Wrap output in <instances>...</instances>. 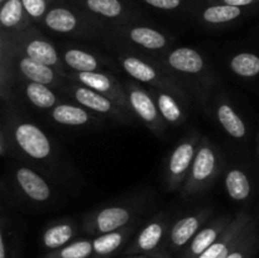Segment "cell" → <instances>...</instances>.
I'll use <instances>...</instances> for the list:
<instances>
[{
    "label": "cell",
    "instance_id": "9a60e30c",
    "mask_svg": "<svg viewBox=\"0 0 259 258\" xmlns=\"http://www.w3.org/2000/svg\"><path fill=\"white\" fill-rule=\"evenodd\" d=\"M68 81L81 83L83 86L93 89L103 94L108 99L123 108L128 113H132L124 83L111 72H67L66 76ZM134 115V114H133Z\"/></svg>",
    "mask_w": 259,
    "mask_h": 258
},
{
    "label": "cell",
    "instance_id": "f1b7e54d",
    "mask_svg": "<svg viewBox=\"0 0 259 258\" xmlns=\"http://www.w3.org/2000/svg\"><path fill=\"white\" fill-rule=\"evenodd\" d=\"M132 232H133V228L131 225H126V227L121 228V229L114 230V232L110 233H105V234H100L98 238H95L93 240L94 253L100 255V257H105V255L111 254V253L115 252L123 244L125 238Z\"/></svg>",
    "mask_w": 259,
    "mask_h": 258
},
{
    "label": "cell",
    "instance_id": "9c48e42d",
    "mask_svg": "<svg viewBox=\"0 0 259 258\" xmlns=\"http://www.w3.org/2000/svg\"><path fill=\"white\" fill-rule=\"evenodd\" d=\"M0 38H4L10 48L15 52H19L27 56L28 58L56 68L61 73L67 76V71L63 67L61 60L60 48L38 30L28 28L23 32L10 35L2 33Z\"/></svg>",
    "mask_w": 259,
    "mask_h": 258
},
{
    "label": "cell",
    "instance_id": "ac0fdd59",
    "mask_svg": "<svg viewBox=\"0 0 259 258\" xmlns=\"http://www.w3.org/2000/svg\"><path fill=\"white\" fill-rule=\"evenodd\" d=\"M252 222V218L245 211H239L232 223L227 227V229L220 234L217 242L210 245L202 254L197 258H227L229 253L237 247L238 243L242 239L248 224Z\"/></svg>",
    "mask_w": 259,
    "mask_h": 258
},
{
    "label": "cell",
    "instance_id": "8992f818",
    "mask_svg": "<svg viewBox=\"0 0 259 258\" xmlns=\"http://www.w3.org/2000/svg\"><path fill=\"white\" fill-rule=\"evenodd\" d=\"M224 167L225 158L222 149L209 137L202 136L189 176L181 187V196L192 197L206 191L217 181Z\"/></svg>",
    "mask_w": 259,
    "mask_h": 258
},
{
    "label": "cell",
    "instance_id": "5bb4252c",
    "mask_svg": "<svg viewBox=\"0 0 259 258\" xmlns=\"http://www.w3.org/2000/svg\"><path fill=\"white\" fill-rule=\"evenodd\" d=\"M42 23L51 32L70 37L104 38L106 33L103 23L85 22L77 13L65 7H56L48 10Z\"/></svg>",
    "mask_w": 259,
    "mask_h": 258
},
{
    "label": "cell",
    "instance_id": "cb8c5ba5",
    "mask_svg": "<svg viewBox=\"0 0 259 258\" xmlns=\"http://www.w3.org/2000/svg\"><path fill=\"white\" fill-rule=\"evenodd\" d=\"M32 18L27 14L22 0H7L3 3L0 9V23L2 33L4 34H15L30 28Z\"/></svg>",
    "mask_w": 259,
    "mask_h": 258
},
{
    "label": "cell",
    "instance_id": "1f68e13d",
    "mask_svg": "<svg viewBox=\"0 0 259 258\" xmlns=\"http://www.w3.org/2000/svg\"><path fill=\"white\" fill-rule=\"evenodd\" d=\"M22 3L27 14L33 20H38V22L43 20L45 15L50 10L47 0H22Z\"/></svg>",
    "mask_w": 259,
    "mask_h": 258
},
{
    "label": "cell",
    "instance_id": "e575fe53",
    "mask_svg": "<svg viewBox=\"0 0 259 258\" xmlns=\"http://www.w3.org/2000/svg\"><path fill=\"white\" fill-rule=\"evenodd\" d=\"M7 2V0H0V3H5Z\"/></svg>",
    "mask_w": 259,
    "mask_h": 258
},
{
    "label": "cell",
    "instance_id": "277c9868",
    "mask_svg": "<svg viewBox=\"0 0 259 258\" xmlns=\"http://www.w3.org/2000/svg\"><path fill=\"white\" fill-rule=\"evenodd\" d=\"M104 39L105 45L116 53H133L148 58L159 57L171 50L174 43L164 32L147 25L109 27Z\"/></svg>",
    "mask_w": 259,
    "mask_h": 258
},
{
    "label": "cell",
    "instance_id": "e0dca14e",
    "mask_svg": "<svg viewBox=\"0 0 259 258\" xmlns=\"http://www.w3.org/2000/svg\"><path fill=\"white\" fill-rule=\"evenodd\" d=\"M211 110L222 131H224L230 138L237 141H243L247 138V123L224 93H218L214 96Z\"/></svg>",
    "mask_w": 259,
    "mask_h": 258
},
{
    "label": "cell",
    "instance_id": "d4e9b609",
    "mask_svg": "<svg viewBox=\"0 0 259 258\" xmlns=\"http://www.w3.org/2000/svg\"><path fill=\"white\" fill-rule=\"evenodd\" d=\"M224 185L228 196L233 201L244 202L252 196V181H250V177L248 176L244 168L235 166L228 168L224 177Z\"/></svg>",
    "mask_w": 259,
    "mask_h": 258
},
{
    "label": "cell",
    "instance_id": "4fadbf2b",
    "mask_svg": "<svg viewBox=\"0 0 259 258\" xmlns=\"http://www.w3.org/2000/svg\"><path fill=\"white\" fill-rule=\"evenodd\" d=\"M124 88L134 116L138 118L154 136L163 138L168 124L159 113L158 106L149 89L133 78H128L124 82Z\"/></svg>",
    "mask_w": 259,
    "mask_h": 258
},
{
    "label": "cell",
    "instance_id": "30bf717a",
    "mask_svg": "<svg viewBox=\"0 0 259 258\" xmlns=\"http://www.w3.org/2000/svg\"><path fill=\"white\" fill-rule=\"evenodd\" d=\"M0 56L7 58L8 62L10 63L17 81L23 80L45 83L58 90H61L68 81L66 75L61 73L56 68L43 65L32 58H28L22 53L13 51L4 38H0Z\"/></svg>",
    "mask_w": 259,
    "mask_h": 258
},
{
    "label": "cell",
    "instance_id": "d590c367",
    "mask_svg": "<svg viewBox=\"0 0 259 258\" xmlns=\"http://www.w3.org/2000/svg\"><path fill=\"white\" fill-rule=\"evenodd\" d=\"M258 153H259V141H258Z\"/></svg>",
    "mask_w": 259,
    "mask_h": 258
},
{
    "label": "cell",
    "instance_id": "d6986e66",
    "mask_svg": "<svg viewBox=\"0 0 259 258\" xmlns=\"http://www.w3.org/2000/svg\"><path fill=\"white\" fill-rule=\"evenodd\" d=\"M13 95H19L25 103L42 111L51 110L61 101L55 89L45 83L32 81H17Z\"/></svg>",
    "mask_w": 259,
    "mask_h": 258
},
{
    "label": "cell",
    "instance_id": "6da1fadb",
    "mask_svg": "<svg viewBox=\"0 0 259 258\" xmlns=\"http://www.w3.org/2000/svg\"><path fill=\"white\" fill-rule=\"evenodd\" d=\"M0 119L12 141L10 157L19 159L40 172L56 186L73 194L82 182V177L62 147L45 129L23 115L13 101L2 103Z\"/></svg>",
    "mask_w": 259,
    "mask_h": 258
},
{
    "label": "cell",
    "instance_id": "836d02e7",
    "mask_svg": "<svg viewBox=\"0 0 259 258\" xmlns=\"http://www.w3.org/2000/svg\"><path fill=\"white\" fill-rule=\"evenodd\" d=\"M255 0H222L223 4L232 5V7H248V5H252Z\"/></svg>",
    "mask_w": 259,
    "mask_h": 258
},
{
    "label": "cell",
    "instance_id": "603a6c76",
    "mask_svg": "<svg viewBox=\"0 0 259 258\" xmlns=\"http://www.w3.org/2000/svg\"><path fill=\"white\" fill-rule=\"evenodd\" d=\"M169 227V214L168 212H159L156 217L152 218L139 232L137 237L134 248L141 252H152L162 238L166 234Z\"/></svg>",
    "mask_w": 259,
    "mask_h": 258
},
{
    "label": "cell",
    "instance_id": "4316f807",
    "mask_svg": "<svg viewBox=\"0 0 259 258\" xmlns=\"http://www.w3.org/2000/svg\"><path fill=\"white\" fill-rule=\"evenodd\" d=\"M243 10L239 7H232L227 4H214L205 8L201 12V22L207 25H225L228 23H233L238 18L242 17Z\"/></svg>",
    "mask_w": 259,
    "mask_h": 258
},
{
    "label": "cell",
    "instance_id": "52a82bcc",
    "mask_svg": "<svg viewBox=\"0 0 259 258\" xmlns=\"http://www.w3.org/2000/svg\"><path fill=\"white\" fill-rule=\"evenodd\" d=\"M144 210L143 200L111 202L89 211L83 218V229L93 234H105L129 225Z\"/></svg>",
    "mask_w": 259,
    "mask_h": 258
},
{
    "label": "cell",
    "instance_id": "ffe728a7",
    "mask_svg": "<svg viewBox=\"0 0 259 258\" xmlns=\"http://www.w3.org/2000/svg\"><path fill=\"white\" fill-rule=\"evenodd\" d=\"M211 214L212 210L210 207H202L177 220L168 230V240L171 245L176 248L186 245L204 227Z\"/></svg>",
    "mask_w": 259,
    "mask_h": 258
},
{
    "label": "cell",
    "instance_id": "5b68a950",
    "mask_svg": "<svg viewBox=\"0 0 259 258\" xmlns=\"http://www.w3.org/2000/svg\"><path fill=\"white\" fill-rule=\"evenodd\" d=\"M115 60L120 66V70L126 73L129 78L147 85V88L172 91L185 100L191 101V93L185 88L184 83L152 58L119 52L115 55Z\"/></svg>",
    "mask_w": 259,
    "mask_h": 258
},
{
    "label": "cell",
    "instance_id": "8fae6325",
    "mask_svg": "<svg viewBox=\"0 0 259 258\" xmlns=\"http://www.w3.org/2000/svg\"><path fill=\"white\" fill-rule=\"evenodd\" d=\"M58 48L63 67L67 72L116 73L121 71L115 57L105 55L98 48L76 43H62Z\"/></svg>",
    "mask_w": 259,
    "mask_h": 258
},
{
    "label": "cell",
    "instance_id": "83f0119b",
    "mask_svg": "<svg viewBox=\"0 0 259 258\" xmlns=\"http://www.w3.org/2000/svg\"><path fill=\"white\" fill-rule=\"evenodd\" d=\"M229 70L242 78H254L259 75V55L253 52L234 53L228 60Z\"/></svg>",
    "mask_w": 259,
    "mask_h": 258
},
{
    "label": "cell",
    "instance_id": "4dcf8cb0",
    "mask_svg": "<svg viewBox=\"0 0 259 258\" xmlns=\"http://www.w3.org/2000/svg\"><path fill=\"white\" fill-rule=\"evenodd\" d=\"M94 253V244L90 240H76L58 250L57 258H88Z\"/></svg>",
    "mask_w": 259,
    "mask_h": 258
},
{
    "label": "cell",
    "instance_id": "f546056e",
    "mask_svg": "<svg viewBox=\"0 0 259 258\" xmlns=\"http://www.w3.org/2000/svg\"><path fill=\"white\" fill-rule=\"evenodd\" d=\"M85 5L93 14L103 19L123 23L125 10L119 0H85Z\"/></svg>",
    "mask_w": 259,
    "mask_h": 258
},
{
    "label": "cell",
    "instance_id": "7c38bea8",
    "mask_svg": "<svg viewBox=\"0 0 259 258\" xmlns=\"http://www.w3.org/2000/svg\"><path fill=\"white\" fill-rule=\"evenodd\" d=\"M63 94L70 96L75 103L80 104L83 108L89 109L93 113L98 114L101 118H108L111 120H115L121 124H133L136 116L133 114L128 113L116 105L114 101L104 96L103 94L93 90V89L83 86L81 83L67 81L66 85L61 89Z\"/></svg>",
    "mask_w": 259,
    "mask_h": 258
},
{
    "label": "cell",
    "instance_id": "d6a6232c",
    "mask_svg": "<svg viewBox=\"0 0 259 258\" xmlns=\"http://www.w3.org/2000/svg\"><path fill=\"white\" fill-rule=\"evenodd\" d=\"M151 7L162 10H175L181 7L182 0H144Z\"/></svg>",
    "mask_w": 259,
    "mask_h": 258
},
{
    "label": "cell",
    "instance_id": "44dd1931",
    "mask_svg": "<svg viewBox=\"0 0 259 258\" xmlns=\"http://www.w3.org/2000/svg\"><path fill=\"white\" fill-rule=\"evenodd\" d=\"M148 89L156 100L159 113L168 125L179 126L186 123L187 105L190 104V101L185 100L184 98L176 95L172 91L156 88Z\"/></svg>",
    "mask_w": 259,
    "mask_h": 258
},
{
    "label": "cell",
    "instance_id": "7a4b0ae2",
    "mask_svg": "<svg viewBox=\"0 0 259 258\" xmlns=\"http://www.w3.org/2000/svg\"><path fill=\"white\" fill-rule=\"evenodd\" d=\"M14 159L8 167L9 194L14 196L18 204L34 209H51L60 206L61 192L55 184L19 159Z\"/></svg>",
    "mask_w": 259,
    "mask_h": 258
},
{
    "label": "cell",
    "instance_id": "484cf974",
    "mask_svg": "<svg viewBox=\"0 0 259 258\" xmlns=\"http://www.w3.org/2000/svg\"><path fill=\"white\" fill-rule=\"evenodd\" d=\"M76 234V225L72 220H57L45 229L42 243L48 249H56L67 244Z\"/></svg>",
    "mask_w": 259,
    "mask_h": 258
},
{
    "label": "cell",
    "instance_id": "2e32d148",
    "mask_svg": "<svg viewBox=\"0 0 259 258\" xmlns=\"http://www.w3.org/2000/svg\"><path fill=\"white\" fill-rule=\"evenodd\" d=\"M47 116L52 123L68 128H98L103 125V118L100 115L75 101H60L55 108L47 111Z\"/></svg>",
    "mask_w": 259,
    "mask_h": 258
},
{
    "label": "cell",
    "instance_id": "3957f363",
    "mask_svg": "<svg viewBox=\"0 0 259 258\" xmlns=\"http://www.w3.org/2000/svg\"><path fill=\"white\" fill-rule=\"evenodd\" d=\"M169 73L176 76L185 88H199L200 101L206 105L209 100L210 88L215 83V76L207 65L206 58L196 48L176 47L171 48L159 57L152 58Z\"/></svg>",
    "mask_w": 259,
    "mask_h": 258
},
{
    "label": "cell",
    "instance_id": "ba28073f",
    "mask_svg": "<svg viewBox=\"0 0 259 258\" xmlns=\"http://www.w3.org/2000/svg\"><path fill=\"white\" fill-rule=\"evenodd\" d=\"M201 137V133L197 129H191L179 139L166 157L163 166V181L167 191H177L184 186L194 163Z\"/></svg>",
    "mask_w": 259,
    "mask_h": 258
},
{
    "label": "cell",
    "instance_id": "7402d4cb",
    "mask_svg": "<svg viewBox=\"0 0 259 258\" xmlns=\"http://www.w3.org/2000/svg\"><path fill=\"white\" fill-rule=\"evenodd\" d=\"M232 220L233 218L229 214H224L214 219L205 227H202L196 233V235L190 240L187 254L191 255L192 258H197L200 254H202L210 245L217 242L218 238L227 229V227L232 223Z\"/></svg>",
    "mask_w": 259,
    "mask_h": 258
}]
</instances>
